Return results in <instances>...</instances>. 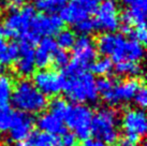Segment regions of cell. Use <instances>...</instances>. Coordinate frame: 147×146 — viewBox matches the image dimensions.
Wrapping results in <instances>:
<instances>
[{"label": "cell", "instance_id": "obj_23", "mask_svg": "<svg viewBox=\"0 0 147 146\" xmlns=\"http://www.w3.org/2000/svg\"><path fill=\"white\" fill-rule=\"evenodd\" d=\"M20 54V46L16 42H10L2 53H0V64L3 66H9L16 61Z\"/></svg>", "mask_w": 147, "mask_h": 146}, {"label": "cell", "instance_id": "obj_28", "mask_svg": "<svg viewBox=\"0 0 147 146\" xmlns=\"http://www.w3.org/2000/svg\"><path fill=\"white\" fill-rule=\"evenodd\" d=\"M67 107H68V103L62 98H54L49 102V111H51L49 113L54 114L60 118H63Z\"/></svg>", "mask_w": 147, "mask_h": 146}, {"label": "cell", "instance_id": "obj_18", "mask_svg": "<svg viewBox=\"0 0 147 146\" xmlns=\"http://www.w3.org/2000/svg\"><path fill=\"white\" fill-rule=\"evenodd\" d=\"M38 128L53 135H61L65 133V125L63 119L52 113H44L37 119Z\"/></svg>", "mask_w": 147, "mask_h": 146}, {"label": "cell", "instance_id": "obj_7", "mask_svg": "<svg viewBox=\"0 0 147 146\" xmlns=\"http://www.w3.org/2000/svg\"><path fill=\"white\" fill-rule=\"evenodd\" d=\"M97 2L94 0H70L60 10V15L63 23L69 25H76L84 20L89 18L97 12Z\"/></svg>", "mask_w": 147, "mask_h": 146}, {"label": "cell", "instance_id": "obj_43", "mask_svg": "<svg viewBox=\"0 0 147 146\" xmlns=\"http://www.w3.org/2000/svg\"><path fill=\"white\" fill-rule=\"evenodd\" d=\"M56 146H61V145H56Z\"/></svg>", "mask_w": 147, "mask_h": 146}, {"label": "cell", "instance_id": "obj_35", "mask_svg": "<svg viewBox=\"0 0 147 146\" xmlns=\"http://www.w3.org/2000/svg\"><path fill=\"white\" fill-rule=\"evenodd\" d=\"M61 146H78V138L74 133L65 132L62 134Z\"/></svg>", "mask_w": 147, "mask_h": 146}, {"label": "cell", "instance_id": "obj_19", "mask_svg": "<svg viewBox=\"0 0 147 146\" xmlns=\"http://www.w3.org/2000/svg\"><path fill=\"white\" fill-rule=\"evenodd\" d=\"M125 36L123 34H117L113 32L103 33L97 40V51H99V53H101L104 56L111 57L114 54L120 41Z\"/></svg>", "mask_w": 147, "mask_h": 146}, {"label": "cell", "instance_id": "obj_8", "mask_svg": "<svg viewBox=\"0 0 147 146\" xmlns=\"http://www.w3.org/2000/svg\"><path fill=\"white\" fill-rule=\"evenodd\" d=\"M33 85L44 96H56L63 90L65 77L52 70H40L33 75Z\"/></svg>", "mask_w": 147, "mask_h": 146}, {"label": "cell", "instance_id": "obj_1", "mask_svg": "<svg viewBox=\"0 0 147 146\" xmlns=\"http://www.w3.org/2000/svg\"><path fill=\"white\" fill-rule=\"evenodd\" d=\"M11 100L15 109L27 114L40 113L47 105L46 97L37 89L32 82L27 80L17 83Z\"/></svg>", "mask_w": 147, "mask_h": 146}, {"label": "cell", "instance_id": "obj_2", "mask_svg": "<svg viewBox=\"0 0 147 146\" xmlns=\"http://www.w3.org/2000/svg\"><path fill=\"white\" fill-rule=\"evenodd\" d=\"M63 90L70 100L83 104L85 102H96L98 100V90L96 80L90 73L82 72L71 77H65Z\"/></svg>", "mask_w": 147, "mask_h": 146}, {"label": "cell", "instance_id": "obj_25", "mask_svg": "<svg viewBox=\"0 0 147 146\" xmlns=\"http://www.w3.org/2000/svg\"><path fill=\"white\" fill-rule=\"evenodd\" d=\"M91 70L96 75L99 76H105L110 74L113 70V61L109 57H103L101 59H98L97 61L92 62Z\"/></svg>", "mask_w": 147, "mask_h": 146}, {"label": "cell", "instance_id": "obj_29", "mask_svg": "<svg viewBox=\"0 0 147 146\" xmlns=\"http://www.w3.org/2000/svg\"><path fill=\"white\" fill-rule=\"evenodd\" d=\"M54 65L59 69H65L67 66L70 64V55L65 49H57L53 55Z\"/></svg>", "mask_w": 147, "mask_h": 146}, {"label": "cell", "instance_id": "obj_36", "mask_svg": "<svg viewBox=\"0 0 147 146\" xmlns=\"http://www.w3.org/2000/svg\"><path fill=\"white\" fill-rule=\"evenodd\" d=\"M83 146H106L102 141H100V140H97V139H94V140H86L85 142H84V145Z\"/></svg>", "mask_w": 147, "mask_h": 146}, {"label": "cell", "instance_id": "obj_12", "mask_svg": "<svg viewBox=\"0 0 147 146\" xmlns=\"http://www.w3.org/2000/svg\"><path fill=\"white\" fill-rule=\"evenodd\" d=\"M144 47L143 44L134 40L127 41L125 38L120 41L119 45L117 46L116 51L112 55V61L120 62V61H136L141 60L144 57Z\"/></svg>", "mask_w": 147, "mask_h": 146}, {"label": "cell", "instance_id": "obj_11", "mask_svg": "<svg viewBox=\"0 0 147 146\" xmlns=\"http://www.w3.org/2000/svg\"><path fill=\"white\" fill-rule=\"evenodd\" d=\"M72 49L73 61L84 69L88 68L97 58V47L92 39L88 36H78Z\"/></svg>", "mask_w": 147, "mask_h": 146}, {"label": "cell", "instance_id": "obj_14", "mask_svg": "<svg viewBox=\"0 0 147 146\" xmlns=\"http://www.w3.org/2000/svg\"><path fill=\"white\" fill-rule=\"evenodd\" d=\"M123 127L126 133H133L142 137L146 133L147 122L144 111L139 109H130L123 116Z\"/></svg>", "mask_w": 147, "mask_h": 146}, {"label": "cell", "instance_id": "obj_27", "mask_svg": "<svg viewBox=\"0 0 147 146\" xmlns=\"http://www.w3.org/2000/svg\"><path fill=\"white\" fill-rule=\"evenodd\" d=\"M13 114L14 113L8 105L0 107V132H7L11 129Z\"/></svg>", "mask_w": 147, "mask_h": 146}, {"label": "cell", "instance_id": "obj_37", "mask_svg": "<svg viewBox=\"0 0 147 146\" xmlns=\"http://www.w3.org/2000/svg\"><path fill=\"white\" fill-rule=\"evenodd\" d=\"M7 1H8L9 4H10L13 9L20 8V7H22L25 2V0H7Z\"/></svg>", "mask_w": 147, "mask_h": 146}, {"label": "cell", "instance_id": "obj_24", "mask_svg": "<svg viewBox=\"0 0 147 146\" xmlns=\"http://www.w3.org/2000/svg\"><path fill=\"white\" fill-rule=\"evenodd\" d=\"M115 71L119 75H131V76H136L140 75L142 72V69L136 62L132 61H120L117 62Z\"/></svg>", "mask_w": 147, "mask_h": 146}, {"label": "cell", "instance_id": "obj_31", "mask_svg": "<svg viewBox=\"0 0 147 146\" xmlns=\"http://www.w3.org/2000/svg\"><path fill=\"white\" fill-rule=\"evenodd\" d=\"M75 29H76L78 32L82 33V36H87L88 33L92 32L96 28H94V20L87 18V20H82V22H80L75 25Z\"/></svg>", "mask_w": 147, "mask_h": 146}, {"label": "cell", "instance_id": "obj_26", "mask_svg": "<svg viewBox=\"0 0 147 146\" xmlns=\"http://www.w3.org/2000/svg\"><path fill=\"white\" fill-rule=\"evenodd\" d=\"M75 40H76V38H75V33L73 31H71V30H61L57 34L56 44L61 49L65 51V49L73 47Z\"/></svg>", "mask_w": 147, "mask_h": 146}, {"label": "cell", "instance_id": "obj_22", "mask_svg": "<svg viewBox=\"0 0 147 146\" xmlns=\"http://www.w3.org/2000/svg\"><path fill=\"white\" fill-rule=\"evenodd\" d=\"M68 2V0H37L36 8L45 13H55L60 11Z\"/></svg>", "mask_w": 147, "mask_h": 146}, {"label": "cell", "instance_id": "obj_21", "mask_svg": "<svg viewBox=\"0 0 147 146\" xmlns=\"http://www.w3.org/2000/svg\"><path fill=\"white\" fill-rule=\"evenodd\" d=\"M13 91L12 80L8 76L1 74L0 75V107L7 106L11 99Z\"/></svg>", "mask_w": 147, "mask_h": 146}, {"label": "cell", "instance_id": "obj_10", "mask_svg": "<svg viewBox=\"0 0 147 146\" xmlns=\"http://www.w3.org/2000/svg\"><path fill=\"white\" fill-rule=\"evenodd\" d=\"M139 88L140 82L135 78H130L113 86V88L103 96V99L111 105H117L132 100Z\"/></svg>", "mask_w": 147, "mask_h": 146}, {"label": "cell", "instance_id": "obj_17", "mask_svg": "<svg viewBox=\"0 0 147 146\" xmlns=\"http://www.w3.org/2000/svg\"><path fill=\"white\" fill-rule=\"evenodd\" d=\"M130 8L121 14V20L126 25H135L136 27L145 26L147 10V0H135L129 5Z\"/></svg>", "mask_w": 147, "mask_h": 146}, {"label": "cell", "instance_id": "obj_3", "mask_svg": "<svg viewBox=\"0 0 147 146\" xmlns=\"http://www.w3.org/2000/svg\"><path fill=\"white\" fill-rule=\"evenodd\" d=\"M90 131L104 144H114L118 140L117 114L113 109L104 107L92 115Z\"/></svg>", "mask_w": 147, "mask_h": 146}, {"label": "cell", "instance_id": "obj_15", "mask_svg": "<svg viewBox=\"0 0 147 146\" xmlns=\"http://www.w3.org/2000/svg\"><path fill=\"white\" fill-rule=\"evenodd\" d=\"M20 46V54L16 59L15 68L20 75L29 76L34 73V49L33 45L27 42H22Z\"/></svg>", "mask_w": 147, "mask_h": 146}, {"label": "cell", "instance_id": "obj_42", "mask_svg": "<svg viewBox=\"0 0 147 146\" xmlns=\"http://www.w3.org/2000/svg\"><path fill=\"white\" fill-rule=\"evenodd\" d=\"M94 1H96V2H98V1H102L103 2V1H107V0H94Z\"/></svg>", "mask_w": 147, "mask_h": 146}, {"label": "cell", "instance_id": "obj_33", "mask_svg": "<svg viewBox=\"0 0 147 146\" xmlns=\"http://www.w3.org/2000/svg\"><path fill=\"white\" fill-rule=\"evenodd\" d=\"M130 34L133 36V40L136 41V42H139V43H141V44L145 43L147 40V31H146L145 26L136 27L134 30L132 29V31H131Z\"/></svg>", "mask_w": 147, "mask_h": 146}, {"label": "cell", "instance_id": "obj_13", "mask_svg": "<svg viewBox=\"0 0 147 146\" xmlns=\"http://www.w3.org/2000/svg\"><path fill=\"white\" fill-rule=\"evenodd\" d=\"M33 128V118L30 114L16 112L13 114V122L10 131V137L13 141L23 142L28 139Z\"/></svg>", "mask_w": 147, "mask_h": 146}, {"label": "cell", "instance_id": "obj_32", "mask_svg": "<svg viewBox=\"0 0 147 146\" xmlns=\"http://www.w3.org/2000/svg\"><path fill=\"white\" fill-rule=\"evenodd\" d=\"M134 101L135 103L140 106L144 109L147 104V90L144 86H140V88L138 89L136 93L134 95Z\"/></svg>", "mask_w": 147, "mask_h": 146}, {"label": "cell", "instance_id": "obj_40", "mask_svg": "<svg viewBox=\"0 0 147 146\" xmlns=\"http://www.w3.org/2000/svg\"><path fill=\"white\" fill-rule=\"evenodd\" d=\"M134 1L135 0H121V2H123V4H126V5H131Z\"/></svg>", "mask_w": 147, "mask_h": 146}, {"label": "cell", "instance_id": "obj_39", "mask_svg": "<svg viewBox=\"0 0 147 146\" xmlns=\"http://www.w3.org/2000/svg\"><path fill=\"white\" fill-rule=\"evenodd\" d=\"M7 47V43L4 42V40L0 36V53H2Z\"/></svg>", "mask_w": 147, "mask_h": 146}, {"label": "cell", "instance_id": "obj_38", "mask_svg": "<svg viewBox=\"0 0 147 146\" xmlns=\"http://www.w3.org/2000/svg\"><path fill=\"white\" fill-rule=\"evenodd\" d=\"M120 31H121V34H130L131 31H132V28H131V26H129V25L123 24L120 27Z\"/></svg>", "mask_w": 147, "mask_h": 146}, {"label": "cell", "instance_id": "obj_34", "mask_svg": "<svg viewBox=\"0 0 147 146\" xmlns=\"http://www.w3.org/2000/svg\"><path fill=\"white\" fill-rule=\"evenodd\" d=\"M141 141V137L133 133H126V137H123L119 141V146H140L138 145Z\"/></svg>", "mask_w": 147, "mask_h": 146}, {"label": "cell", "instance_id": "obj_20", "mask_svg": "<svg viewBox=\"0 0 147 146\" xmlns=\"http://www.w3.org/2000/svg\"><path fill=\"white\" fill-rule=\"evenodd\" d=\"M57 142L56 135L49 134L43 131H34L28 137L27 144L29 146H56Z\"/></svg>", "mask_w": 147, "mask_h": 146}, {"label": "cell", "instance_id": "obj_44", "mask_svg": "<svg viewBox=\"0 0 147 146\" xmlns=\"http://www.w3.org/2000/svg\"><path fill=\"white\" fill-rule=\"evenodd\" d=\"M2 146H8V145H2Z\"/></svg>", "mask_w": 147, "mask_h": 146}, {"label": "cell", "instance_id": "obj_41", "mask_svg": "<svg viewBox=\"0 0 147 146\" xmlns=\"http://www.w3.org/2000/svg\"><path fill=\"white\" fill-rule=\"evenodd\" d=\"M15 146H29V145L27 144V143H25V142H17Z\"/></svg>", "mask_w": 147, "mask_h": 146}, {"label": "cell", "instance_id": "obj_6", "mask_svg": "<svg viewBox=\"0 0 147 146\" xmlns=\"http://www.w3.org/2000/svg\"><path fill=\"white\" fill-rule=\"evenodd\" d=\"M36 16V9L32 5H25L21 11H12L4 20L7 29L5 38H18L28 31L31 22Z\"/></svg>", "mask_w": 147, "mask_h": 146}, {"label": "cell", "instance_id": "obj_4", "mask_svg": "<svg viewBox=\"0 0 147 146\" xmlns=\"http://www.w3.org/2000/svg\"><path fill=\"white\" fill-rule=\"evenodd\" d=\"M62 27L63 22L56 14L36 15L31 22L29 30L22 34L21 38L24 42L34 45L40 41L41 36L45 38L58 34L62 30Z\"/></svg>", "mask_w": 147, "mask_h": 146}, {"label": "cell", "instance_id": "obj_5", "mask_svg": "<svg viewBox=\"0 0 147 146\" xmlns=\"http://www.w3.org/2000/svg\"><path fill=\"white\" fill-rule=\"evenodd\" d=\"M65 125L74 131L75 137L80 140H88L91 134L90 124L92 119L91 110L83 104L68 105L63 118Z\"/></svg>", "mask_w": 147, "mask_h": 146}, {"label": "cell", "instance_id": "obj_9", "mask_svg": "<svg viewBox=\"0 0 147 146\" xmlns=\"http://www.w3.org/2000/svg\"><path fill=\"white\" fill-rule=\"evenodd\" d=\"M94 28L105 32H114L119 27L118 9L114 0L103 1L97 9V17L94 20Z\"/></svg>", "mask_w": 147, "mask_h": 146}, {"label": "cell", "instance_id": "obj_30", "mask_svg": "<svg viewBox=\"0 0 147 146\" xmlns=\"http://www.w3.org/2000/svg\"><path fill=\"white\" fill-rule=\"evenodd\" d=\"M114 85H115L114 80L109 78V77H106V76L99 77L98 80L96 81V87H97L98 93H100L102 96H104L105 93H109V91L113 88Z\"/></svg>", "mask_w": 147, "mask_h": 146}, {"label": "cell", "instance_id": "obj_16", "mask_svg": "<svg viewBox=\"0 0 147 146\" xmlns=\"http://www.w3.org/2000/svg\"><path fill=\"white\" fill-rule=\"evenodd\" d=\"M57 49L56 41L52 36L43 38L34 51V66L41 70L47 68L52 62L54 53Z\"/></svg>", "mask_w": 147, "mask_h": 146}]
</instances>
